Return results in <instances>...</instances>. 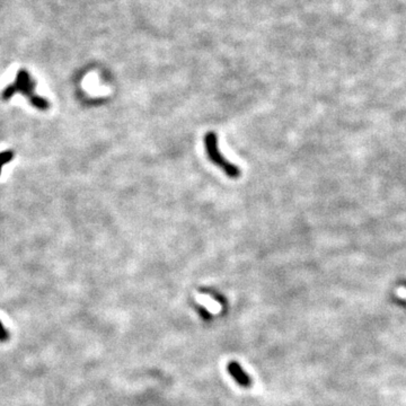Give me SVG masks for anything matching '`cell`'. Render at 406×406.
Instances as JSON below:
<instances>
[{
    "label": "cell",
    "instance_id": "277c9868",
    "mask_svg": "<svg viewBox=\"0 0 406 406\" xmlns=\"http://www.w3.org/2000/svg\"><path fill=\"white\" fill-rule=\"evenodd\" d=\"M12 160H14V152H12V150H6V152H0V174H2V167L8 164V162H10Z\"/></svg>",
    "mask_w": 406,
    "mask_h": 406
},
{
    "label": "cell",
    "instance_id": "5b68a950",
    "mask_svg": "<svg viewBox=\"0 0 406 406\" xmlns=\"http://www.w3.org/2000/svg\"><path fill=\"white\" fill-rule=\"evenodd\" d=\"M10 338V333L5 328V326L0 322V342H6Z\"/></svg>",
    "mask_w": 406,
    "mask_h": 406
},
{
    "label": "cell",
    "instance_id": "7a4b0ae2",
    "mask_svg": "<svg viewBox=\"0 0 406 406\" xmlns=\"http://www.w3.org/2000/svg\"><path fill=\"white\" fill-rule=\"evenodd\" d=\"M204 147L209 160L212 162L214 165L220 167V168L224 170V174L232 178H240L242 174L240 167L232 164L230 162L226 160V158L222 155V152H220L218 146V136H216V134H214V132H208V134H206Z\"/></svg>",
    "mask_w": 406,
    "mask_h": 406
},
{
    "label": "cell",
    "instance_id": "6da1fadb",
    "mask_svg": "<svg viewBox=\"0 0 406 406\" xmlns=\"http://www.w3.org/2000/svg\"><path fill=\"white\" fill-rule=\"evenodd\" d=\"M35 85H36V84H35L32 77L30 76V74L28 72H25V70H20V72H18V74H17L15 82L12 84V85L8 86L6 90L2 92V100H8L10 97L14 96L16 92H20V94L28 97L30 103L32 104L34 108L41 110V111H46V110H48V108H50V103H48L46 98L35 94L34 92Z\"/></svg>",
    "mask_w": 406,
    "mask_h": 406
},
{
    "label": "cell",
    "instance_id": "3957f363",
    "mask_svg": "<svg viewBox=\"0 0 406 406\" xmlns=\"http://www.w3.org/2000/svg\"><path fill=\"white\" fill-rule=\"evenodd\" d=\"M228 372L230 374V376L235 379L238 385H240L242 387L248 388L252 386V379L247 374L242 368L240 366V364H237L236 361H232V362L228 364Z\"/></svg>",
    "mask_w": 406,
    "mask_h": 406
}]
</instances>
